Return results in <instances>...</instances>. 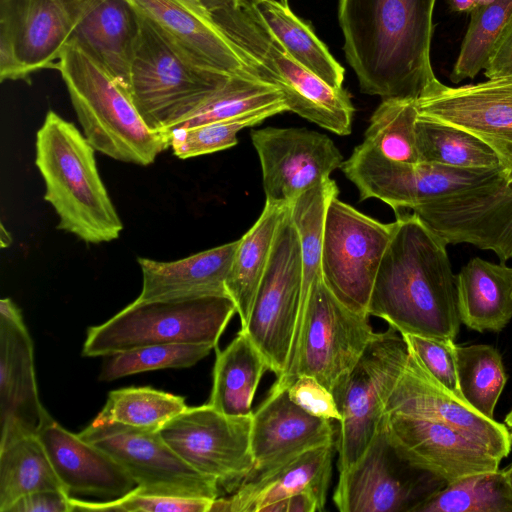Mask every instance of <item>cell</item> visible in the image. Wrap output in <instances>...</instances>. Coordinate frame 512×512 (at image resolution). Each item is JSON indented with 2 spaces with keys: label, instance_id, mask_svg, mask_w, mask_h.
<instances>
[{
  "label": "cell",
  "instance_id": "obj_37",
  "mask_svg": "<svg viewBox=\"0 0 512 512\" xmlns=\"http://www.w3.org/2000/svg\"><path fill=\"white\" fill-rule=\"evenodd\" d=\"M456 360L464 401L477 412L494 419L496 404L507 382L501 354L488 344H456Z\"/></svg>",
  "mask_w": 512,
  "mask_h": 512
},
{
  "label": "cell",
  "instance_id": "obj_6",
  "mask_svg": "<svg viewBox=\"0 0 512 512\" xmlns=\"http://www.w3.org/2000/svg\"><path fill=\"white\" fill-rule=\"evenodd\" d=\"M237 308L228 295L135 300L103 324L90 327L82 355L112 356L155 344L218 341Z\"/></svg>",
  "mask_w": 512,
  "mask_h": 512
},
{
  "label": "cell",
  "instance_id": "obj_53",
  "mask_svg": "<svg viewBox=\"0 0 512 512\" xmlns=\"http://www.w3.org/2000/svg\"><path fill=\"white\" fill-rule=\"evenodd\" d=\"M281 1L288 3L287 0H281Z\"/></svg>",
  "mask_w": 512,
  "mask_h": 512
},
{
  "label": "cell",
  "instance_id": "obj_14",
  "mask_svg": "<svg viewBox=\"0 0 512 512\" xmlns=\"http://www.w3.org/2000/svg\"><path fill=\"white\" fill-rule=\"evenodd\" d=\"M92 0H1L0 78L54 68Z\"/></svg>",
  "mask_w": 512,
  "mask_h": 512
},
{
  "label": "cell",
  "instance_id": "obj_43",
  "mask_svg": "<svg viewBox=\"0 0 512 512\" xmlns=\"http://www.w3.org/2000/svg\"><path fill=\"white\" fill-rule=\"evenodd\" d=\"M213 499L140 493L128 494L104 502H87L70 498L71 511L121 512H210Z\"/></svg>",
  "mask_w": 512,
  "mask_h": 512
},
{
  "label": "cell",
  "instance_id": "obj_18",
  "mask_svg": "<svg viewBox=\"0 0 512 512\" xmlns=\"http://www.w3.org/2000/svg\"><path fill=\"white\" fill-rule=\"evenodd\" d=\"M448 244H471L512 258V180L505 179L411 209Z\"/></svg>",
  "mask_w": 512,
  "mask_h": 512
},
{
  "label": "cell",
  "instance_id": "obj_13",
  "mask_svg": "<svg viewBox=\"0 0 512 512\" xmlns=\"http://www.w3.org/2000/svg\"><path fill=\"white\" fill-rule=\"evenodd\" d=\"M78 435L118 462L135 481L140 493L213 500L219 495V484L182 460L159 430L95 418Z\"/></svg>",
  "mask_w": 512,
  "mask_h": 512
},
{
  "label": "cell",
  "instance_id": "obj_30",
  "mask_svg": "<svg viewBox=\"0 0 512 512\" xmlns=\"http://www.w3.org/2000/svg\"><path fill=\"white\" fill-rule=\"evenodd\" d=\"M217 349L208 404L228 416H252V402L269 364L248 332L240 329L224 349Z\"/></svg>",
  "mask_w": 512,
  "mask_h": 512
},
{
  "label": "cell",
  "instance_id": "obj_2",
  "mask_svg": "<svg viewBox=\"0 0 512 512\" xmlns=\"http://www.w3.org/2000/svg\"><path fill=\"white\" fill-rule=\"evenodd\" d=\"M447 241L416 214H397L367 313L401 334L454 340L460 329Z\"/></svg>",
  "mask_w": 512,
  "mask_h": 512
},
{
  "label": "cell",
  "instance_id": "obj_28",
  "mask_svg": "<svg viewBox=\"0 0 512 512\" xmlns=\"http://www.w3.org/2000/svg\"><path fill=\"white\" fill-rule=\"evenodd\" d=\"M140 14L129 0H92L69 42H74L128 90Z\"/></svg>",
  "mask_w": 512,
  "mask_h": 512
},
{
  "label": "cell",
  "instance_id": "obj_8",
  "mask_svg": "<svg viewBox=\"0 0 512 512\" xmlns=\"http://www.w3.org/2000/svg\"><path fill=\"white\" fill-rule=\"evenodd\" d=\"M369 315L345 306L316 280L310 290L290 363L271 387L284 390L302 375L316 378L331 392L351 372L376 337Z\"/></svg>",
  "mask_w": 512,
  "mask_h": 512
},
{
  "label": "cell",
  "instance_id": "obj_12",
  "mask_svg": "<svg viewBox=\"0 0 512 512\" xmlns=\"http://www.w3.org/2000/svg\"><path fill=\"white\" fill-rule=\"evenodd\" d=\"M392 231L393 223H381L338 196L330 201L324 225L322 279L348 308L367 313Z\"/></svg>",
  "mask_w": 512,
  "mask_h": 512
},
{
  "label": "cell",
  "instance_id": "obj_1",
  "mask_svg": "<svg viewBox=\"0 0 512 512\" xmlns=\"http://www.w3.org/2000/svg\"><path fill=\"white\" fill-rule=\"evenodd\" d=\"M436 0H339L344 53L361 92L417 100L431 64Z\"/></svg>",
  "mask_w": 512,
  "mask_h": 512
},
{
  "label": "cell",
  "instance_id": "obj_26",
  "mask_svg": "<svg viewBox=\"0 0 512 512\" xmlns=\"http://www.w3.org/2000/svg\"><path fill=\"white\" fill-rule=\"evenodd\" d=\"M335 444L310 449L280 467L243 481L230 497H217L211 511L261 512L284 498L309 492L322 509L332 474Z\"/></svg>",
  "mask_w": 512,
  "mask_h": 512
},
{
  "label": "cell",
  "instance_id": "obj_38",
  "mask_svg": "<svg viewBox=\"0 0 512 512\" xmlns=\"http://www.w3.org/2000/svg\"><path fill=\"white\" fill-rule=\"evenodd\" d=\"M187 408L181 396L151 387H128L110 391L96 419L159 430Z\"/></svg>",
  "mask_w": 512,
  "mask_h": 512
},
{
  "label": "cell",
  "instance_id": "obj_32",
  "mask_svg": "<svg viewBox=\"0 0 512 512\" xmlns=\"http://www.w3.org/2000/svg\"><path fill=\"white\" fill-rule=\"evenodd\" d=\"M260 22L301 65L328 85L342 88L344 68L317 37L311 26L281 0H249Z\"/></svg>",
  "mask_w": 512,
  "mask_h": 512
},
{
  "label": "cell",
  "instance_id": "obj_46",
  "mask_svg": "<svg viewBox=\"0 0 512 512\" xmlns=\"http://www.w3.org/2000/svg\"><path fill=\"white\" fill-rule=\"evenodd\" d=\"M70 498L64 491H37L18 499L7 512H71Z\"/></svg>",
  "mask_w": 512,
  "mask_h": 512
},
{
  "label": "cell",
  "instance_id": "obj_9",
  "mask_svg": "<svg viewBox=\"0 0 512 512\" xmlns=\"http://www.w3.org/2000/svg\"><path fill=\"white\" fill-rule=\"evenodd\" d=\"M408 355L404 337L390 326L377 333L351 372L333 390L341 414L335 435L339 475L360 459L380 429L388 399Z\"/></svg>",
  "mask_w": 512,
  "mask_h": 512
},
{
  "label": "cell",
  "instance_id": "obj_42",
  "mask_svg": "<svg viewBox=\"0 0 512 512\" xmlns=\"http://www.w3.org/2000/svg\"><path fill=\"white\" fill-rule=\"evenodd\" d=\"M214 349L207 344H155L111 356L99 379L112 381L124 376L166 368L195 365Z\"/></svg>",
  "mask_w": 512,
  "mask_h": 512
},
{
  "label": "cell",
  "instance_id": "obj_20",
  "mask_svg": "<svg viewBox=\"0 0 512 512\" xmlns=\"http://www.w3.org/2000/svg\"><path fill=\"white\" fill-rule=\"evenodd\" d=\"M386 414L444 423L501 459L511 451L512 437L508 427L482 415L454 396L427 371L410 348L407 363L388 399Z\"/></svg>",
  "mask_w": 512,
  "mask_h": 512
},
{
  "label": "cell",
  "instance_id": "obj_5",
  "mask_svg": "<svg viewBox=\"0 0 512 512\" xmlns=\"http://www.w3.org/2000/svg\"><path fill=\"white\" fill-rule=\"evenodd\" d=\"M209 13L253 61L259 77L281 91L288 111L337 135L351 133L355 109L347 91L298 63L256 17L249 0H224Z\"/></svg>",
  "mask_w": 512,
  "mask_h": 512
},
{
  "label": "cell",
  "instance_id": "obj_27",
  "mask_svg": "<svg viewBox=\"0 0 512 512\" xmlns=\"http://www.w3.org/2000/svg\"><path fill=\"white\" fill-rule=\"evenodd\" d=\"M239 242L240 239L170 262L138 257L143 281L136 300L228 295L226 280Z\"/></svg>",
  "mask_w": 512,
  "mask_h": 512
},
{
  "label": "cell",
  "instance_id": "obj_34",
  "mask_svg": "<svg viewBox=\"0 0 512 512\" xmlns=\"http://www.w3.org/2000/svg\"><path fill=\"white\" fill-rule=\"evenodd\" d=\"M338 193L335 181L328 178L300 194L290 204L291 219L299 236L303 271L301 307L293 345L300 331L311 287L322 278L325 217L330 201Z\"/></svg>",
  "mask_w": 512,
  "mask_h": 512
},
{
  "label": "cell",
  "instance_id": "obj_39",
  "mask_svg": "<svg viewBox=\"0 0 512 512\" xmlns=\"http://www.w3.org/2000/svg\"><path fill=\"white\" fill-rule=\"evenodd\" d=\"M417 118L416 100L384 99L373 112L362 143L391 160L418 163Z\"/></svg>",
  "mask_w": 512,
  "mask_h": 512
},
{
  "label": "cell",
  "instance_id": "obj_45",
  "mask_svg": "<svg viewBox=\"0 0 512 512\" xmlns=\"http://www.w3.org/2000/svg\"><path fill=\"white\" fill-rule=\"evenodd\" d=\"M288 395L292 402L312 416L341 421L333 393L312 376H299L289 387Z\"/></svg>",
  "mask_w": 512,
  "mask_h": 512
},
{
  "label": "cell",
  "instance_id": "obj_25",
  "mask_svg": "<svg viewBox=\"0 0 512 512\" xmlns=\"http://www.w3.org/2000/svg\"><path fill=\"white\" fill-rule=\"evenodd\" d=\"M65 490L116 499L137 484L111 456L72 434L48 415L37 432Z\"/></svg>",
  "mask_w": 512,
  "mask_h": 512
},
{
  "label": "cell",
  "instance_id": "obj_11",
  "mask_svg": "<svg viewBox=\"0 0 512 512\" xmlns=\"http://www.w3.org/2000/svg\"><path fill=\"white\" fill-rule=\"evenodd\" d=\"M302 286L301 248L289 206L244 328L277 377L285 373L290 363Z\"/></svg>",
  "mask_w": 512,
  "mask_h": 512
},
{
  "label": "cell",
  "instance_id": "obj_19",
  "mask_svg": "<svg viewBox=\"0 0 512 512\" xmlns=\"http://www.w3.org/2000/svg\"><path fill=\"white\" fill-rule=\"evenodd\" d=\"M382 426L403 461L446 484L471 474L496 471L502 460L480 443L438 421L386 414Z\"/></svg>",
  "mask_w": 512,
  "mask_h": 512
},
{
  "label": "cell",
  "instance_id": "obj_15",
  "mask_svg": "<svg viewBox=\"0 0 512 512\" xmlns=\"http://www.w3.org/2000/svg\"><path fill=\"white\" fill-rule=\"evenodd\" d=\"M252 416H228L208 403L188 407L160 429L171 449L200 474L219 485H239L254 467Z\"/></svg>",
  "mask_w": 512,
  "mask_h": 512
},
{
  "label": "cell",
  "instance_id": "obj_16",
  "mask_svg": "<svg viewBox=\"0 0 512 512\" xmlns=\"http://www.w3.org/2000/svg\"><path fill=\"white\" fill-rule=\"evenodd\" d=\"M418 116L464 130L498 156L512 180V76L450 87L437 77L416 100Z\"/></svg>",
  "mask_w": 512,
  "mask_h": 512
},
{
  "label": "cell",
  "instance_id": "obj_7",
  "mask_svg": "<svg viewBox=\"0 0 512 512\" xmlns=\"http://www.w3.org/2000/svg\"><path fill=\"white\" fill-rule=\"evenodd\" d=\"M139 14L128 92L150 128L169 131L234 75L196 64L158 26Z\"/></svg>",
  "mask_w": 512,
  "mask_h": 512
},
{
  "label": "cell",
  "instance_id": "obj_49",
  "mask_svg": "<svg viewBox=\"0 0 512 512\" xmlns=\"http://www.w3.org/2000/svg\"><path fill=\"white\" fill-rule=\"evenodd\" d=\"M488 0H445L449 11L470 13L475 7Z\"/></svg>",
  "mask_w": 512,
  "mask_h": 512
},
{
  "label": "cell",
  "instance_id": "obj_17",
  "mask_svg": "<svg viewBox=\"0 0 512 512\" xmlns=\"http://www.w3.org/2000/svg\"><path fill=\"white\" fill-rule=\"evenodd\" d=\"M266 202L288 206L306 190L330 178L344 160L325 134L306 128L266 127L254 130Z\"/></svg>",
  "mask_w": 512,
  "mask_h": 512
},
{
  "label": "cell",
  "instance_id": "obj_3",
  "mask_svg": "<svg viewBox=\"0 0 512 512\" xmlns=\"http://www.w3.org/2000/svg\"><path fill=\"white\" fill-rule=\"evenodd\" d=\"M35 147L44 199L59 217L57 229L90 244L117 239L123 224L99 175L96 150L84 134L50 110L37 131Z\"/></svg>",
  "mask_w": 512,
  "mask_h": 512
},
{
  "label": "cell",
  "instance_id": "obj_41",
  "mask_svg": "<svg viewBox=\"0 0 512 512\" xmlns=\"http://www.w3.org/2000/svg\"><path fill=\"white\" fill-rule=\"evenodd\" d=\"M286 111V103H281L227 120L174 128L170 130V147L174 155L180 159L225 150L237 144V134L242 129L255 126L271 116Z\"/></svg>",
  "mask_w": 512,
  "mask_h": 512
},
{
  "label": "cell",
  "instance_id": "obj_48",
  "mask_svg": "<svg viewBox=\"0 0 512 512\" xmlns=\"http://www.w3.org/2000/svg\"><path fill=\"white\" fill-rule=\"evenodd\" d=\"M323 511L316 497L309 493H299L272 504H269L261 512H316Z\"/></svg>",
  "mask_w": 512,
  "mask_h": 512
},
{
  "label": "cell",
  "instance_id": "obj_51",
  "mask_svg": "<svg viewBox=\"0 0 512 512\" xmlns=\"http://www.w3.org/2000/svg\"><path fill=\"white\" fill-rule=\"evenodd\" d=\"M505 425L508 427L512 437V409L505 417Z\"/></svg>",
  "mask_w": 512,
  "mask_h": 512
},
{
  "label": "cell",
  "instance_id": "obj_21",
  "mask_svg": "<svg viewBox=\"0 0 512 512\" xmlns=\"http://www.w3.org/2000/svg\"><path fill=\"white\" fill-rule=\"evenodd\" d=\"M49 415L41 404L34 369L33 342L19 308L0 301V448L36 435Z\"/></svg>",
  "mask_w": 512,
  "mask_h": 512
},
{
  "label": "cell",
  "instance_id": "obj_22",
  "mask_svg": "<svg viewBox=\"0 0 512 512\" xmlns=\"http://www.w3.org/2000/svg\"><path fill=\"white\" fill-rule=\"evenodd\" d=\"M403 461L389 443L381 425L360 459L339 475L333 494L341 512H411L431 492L421 479L405 471Z\"/></svg>",
  "mask_w": 512,
  "mask_h": 512
},
{
  "label": "cell",
  "instance_id": "obj_50",
  "mask_svg": "<svg viewBox=\"0 0 512 512\" xmlns=\"http://www.w3.org/2000/svg\"><path fill=\"white\" fill-rule=\"evenodd\" d=\"M12 243V236L10 232L6 230L3 224L0 228V244L2 248L9 247Z\"/></svg>",
  "mask_w": 512,
  "mask_h": 512
},
{
  "label": "cell",
  "instance_id": "obj_31",
  "mask_svg": "<svg viewBox=\"0 0 512 512\" xmlns=\"http://www.w3.org/2000/svg\"><path fill=\"white\" fill-rule=\"evenodd\" d=\"M288 206L265 203L254 225L240 238L226 280V290L234 301L241 328H246L254 299L266 270L279 225Z\"/></svg>",
  "mask_w": 512,
  "mask_h": 512
},
{
  "label": "cell",
  "instance_id": "obj_4",
  "mask_svg": "<svg viewBox=\"0 0 512 512\" xmlns=\"http://www.w3.org/2000/svg\"><path fill=\"white\" fill-rule=\"evenodd\" d=\"M89 144L118 161L146 166L170 147V131L150 128L127 89L74 42L57 65Z\"/></svg>",
  "mask_w": 512,
  "mask_h": 512
},
{
  "label": "cell",
  "instance_id": "obj_35",
  "mask_svg": "<svg viewBox=\"0 0 512 512\" xmlns=\"http://www.w3.org/2000/svg\"><path fill=\"white\" fill-rule=\"evenodd\" d=\"M415 129L419 162L464 170H502L497 154L464 130L420 116Z\"/></svg>",
  "mask_w": 512,
  "mask_h": 512
},
{
  "label": "cell",
  "instance_id": "obj_23",
  "mask_svg": "<svg viewBox=\"0 0 512 512\" xmlns=\"http://www.w3.org/2000/svg\"><path fill=\"white\" fill-rule=\"evenodd\" d=\"M129 1L201 67L261 79L253 61L195 0Z\"/></svg>",
  "mask_w": 512,
  "mask_h": 512
},
{
  "label": "cell",
  "instance_id": "obj_47",
  "mask_svg": "<svg viewBox=\"0 0 512 512\" xmlns=\"http://www.w3.org/2000/svg\"><path fill=\"white\" fill-rule=\"evenodd\" d=\"M484 75L488 79L512 76V17L493 46Z\"/></svg>",
  "mask_w": 512,
  "mask_h": 512
},
{
  "label": "cell",
  "instance_id": "obj_36",
  "mask_svg": "<svg viewBox=\"0 0 512 512\" xmlns=\"http://www.w3.org/2000/svg\"><path fill=\"white\" fill-rule=\"evenodd\" d=\"M411 512H512V487L504 470L471 474L434 490Z\"/></svg>",
  "mask_w": 512,
  "mask_h": 512
},
{
  "label": "cell",
  "instance_id": "obj_10",
  "mask_svg": "<svg viewBox=\"0 0 512 512\" xmlns=\"http://www.w3.org/2000/svg\"><path fill=\"white\" fill-rule=\"evenodd\" d=\"M341 169L360 200L375 198L395 213L505 179L502 170H464L430 163L391 160L361 143Z\"/></svg>",
  "mask_w": 512,
  "mask_h": 512
},
{
  "label": "cell",
  "instance_id": "obj_33",
  "mask_svg": "<svg viewBox=\"0 0 512 512\" xmlns=\"http://www.w3.org/2000/svg\"><path fill=\"white\" fill-rule=\"evenodd\" d=\"M42 490L68 493L37 435L23 436L1 447L0 512H7L21 497Z\"/></svg>",
  "mask_w": 512,
  "mask_h": 512
},
{
  "label": "cell",
  "instance_id": "obj_24",
  "mask_svg": "<svg viewBox=\"0 0 512 512\" xmlns=\"http://www.w3.org/2000/svg\"><path fill=\"white\" fill-rule=\"evenodd\" d=\"M335 435L330 420L312 416L297 406L287 389H270L252 415L254 467L244 481L270 472L310 449L335 444Z\"/></svg>",
  "mask_w": 512,
  "mask_h": 512
},
{
  "label": "cell",
  "instance_id": "obj_44",
  "mask_svg": "<svg viewBox=\"0 0 512 512\" xmlns=\"http://www.w3.org/2000/svg\"><path fill=\"white\" fill-rule=\"evenodd\" d=\"M402 336L427 371L454 396L464 401L458 380L454 340L414 334Z\"/></svg>",
  "mask_w": 512,
  "mask_h": 512
},
{
  "label": "cell",
  "instance_id": "obj_40",
  "mask_svg": "<svg viewBox=\"0 0 512 512\" xmlns=\"http://www.w3.org/2000/svg\"><path fill=\"white\" fill-rule=\"evenodd\" d=\"M512 17V0H488L470 12V22L450 74L453 83L484 70L493 46Z\"/></svg>",
  "mask_w": 512,
  "mask_h": 512
},
{
  "label": "cell",
  "instance_id": "obj_29",
  "mask_svg": "<svg viewBox=\"0 0 512 512\" xmlns=\"http://www.w3.org/2000/svg\"><path fill=\"white\" fill-rule=\"evenodd\" d=\"M461 323L477 332H499L512 319V267L474 257L456 275Z\"/></svg>",
  "mask_w": 512,
  "mask_h": 512
},
{
  "label": "cell",
  "instance_id": "obj_52",
  "mask_svg": "<svg viewBox=\"0 0 512 512\" xmlns=\"http://www.w3.org/2000/svg\"><path fill=\"white\" fill-rule=\"evenodd\" d=\"M506 476H507V479L512 487V463L510 465H508L506 468L503 469Z\"/></svg>",
  "mask_w": 512,
  "mask_h": 512
}]
</instances>
